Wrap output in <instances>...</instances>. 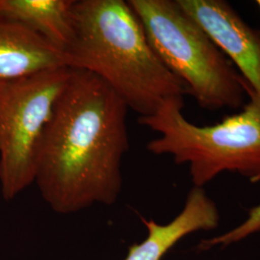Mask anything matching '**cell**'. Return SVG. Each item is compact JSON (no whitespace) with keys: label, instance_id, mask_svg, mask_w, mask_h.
Instances as JSON below:
<instances>
[{"label":"cell","instance_id":"9c48e42d","mask_svg":"<svg viewBox=\"0 0 260 260\" xmlns=\"http://www.w3.org/2000/svg\"><path fill=\"white\" fill-rule=\"evenodd\" d=\"M75 0H0V17L45 38L63 52L74 32Z\"/></svg>","mask_w":260,"mask_h":260},{"label":"cell","instance_id":"7a4b0ae2","mask_svg":"<svg viewBox=\"0 0 260 260\" xmlns=\"http://www.w3.org/2000/svg\"><path fill=\"white\" fill-rule=\"evenodd\" d=\"M73 12V37L64 50L69 69L100 77L140 117L189 94L153 51L127 1L78 0Z\"/></svg>","mask_w":260,"mask_h":260},{"label":"cell","instance_id":"ba28073f","mask_svg":"<svg viewBox=\"0 0 260 260\" xmlns=\"http://www.w3.org/2000/svg\"><path fill=\"white\" fill-rule=\"evenodd\" d=\"M68 68L65 54L24 25L0 17V84Z\"/></svg>","mask_w":260,"mask_h":260},{"label":"cell","instance_id":"8fae6325","mask_svg":"<svg viewBox=\"0 0 260 260\" xmlns=\"http://www.w3.org/2000/svg\"><path fill=\"white\" fill-rule=\"evenodd\" d=\"M255 4L257 5V7H258V9H259L260 12V0H257V1H255ZM257 31H258V34H259L260 36V29L259 30H257Z\"/></svg>","mask_w":260,"mask_h":260},{"label":"cell","instance_id":"6da1fadb","mask_svg":"<svg viewBox=\"0 0 260 260\" xmlns=\"http://www.w3.org/2000/svg\"><path fill=\"white\" fill-rule=\"evenodd\" d=\"M127 106L96 75L72 70L37 158L35 183L58 214L114 205L129 149Z\"/></svg>","mask_w":260,"mask_h":260},{"label":"cell","instance_id":"5b68a950","mask_svg":"<svg viewBox=\"0 0 260 260\" xmlns=\"http://www.w3.org/2000/svg\"><path fill=\"white\" fill-rule=\"evenodd\" d=\"M70 74L61 68L0 84V185L6 201L35 182L41 143Z\"/></svg>","mask_w":260,"mask_h":260},{"label":"cell","instance_id":"3957f363","mask_svg":"<svg viewBox=\"0 0 260 260\" xmlns=\"http://www.w3.org/2000/svg\"><path fill=\"white\" fill-rule=\"evenodd\" d=\"M248 103L239 113L217 124L200 126L182 113L184 98L170 99L139 122L157 132L147 149L171 155L176 164H187L196 187L209 183L223 172L238 174L252 183L260 181V98L245 81Z\"/></svg>","mask_w":260,"mask_h":260},{"label":"cell","instance_id":"8992f818","mask_svg":"<svg viewBox=\"0 0 260 260\" xmlns=\"http://www.w3.org/2000/svg\"><path fill=\"white\" fill-rule=\"evenodd\" d=\"M260 98V36L223 0H176Z\"/></svg>","mask_w":260,"mask_h":260},{"label":"cell","instance_id":"52a82bcc","mask_svg":"<svg viewBox=\"0 0 260 260\" xmlns=\"http://www.w3.org/2000/svg\"><path fill=\"white\" fill-rule=\"evenodd\" d=\"M148 230L146 239L132 245L124 260H162L177 242L187 235L201 231H212L220 223L216 204L204 188L193 187L181 212L166 224L142 219Z\"/></svg>","mask_w":260,"mask_h":260},{"label":"cell","instance_id":"277c9868","mask_svg":"<svg viewBox=\"0 0 260 260\" xmlns=\"http://www.w3.org/2000/svg\"><path fill=\"white\" fill-rule=\"evenodd\" d=\"M149 44L189 94L207 110L238 109L245 79L231 60L176 0H128Z\"/></svg>","mask_w":260,"mask_h":260},{"label":"cell","instance_id":"30bf717a","mask_svg":"<svg viewBox=\"0 0 260 260\" xmlns=\"http://www.w3.org/2000/svg\"><path fill=\"white\" fill-rule=\"evenodd\" d=\"M258 233H260V204L251 207L247 218L237 226L213 238L203 240L199 245V249L201 251H208L214 247H226Z\"/></svg>","mask_w":260,"mask_h":260}]
</instances>
